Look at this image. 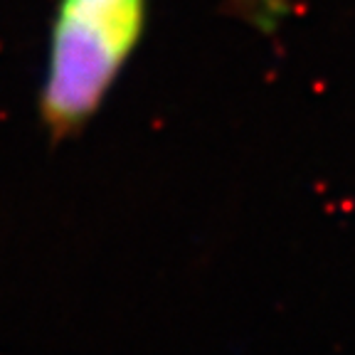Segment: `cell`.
<instances>
[{"mask_svg": "<svg viewBox=\"0 0 355 355\" xmlns=\"http://www.w3.org/2000/svg\"><path fill=\"white\" fill-rule=\"evenodd\" d=\"M148 0H60L40 87V121L72 139L109 96L146 30Z\"/></svg>", "mask_w": 355, "mask_h": 355, "instance_id": "1", "label": "cell"}]
</instances>
